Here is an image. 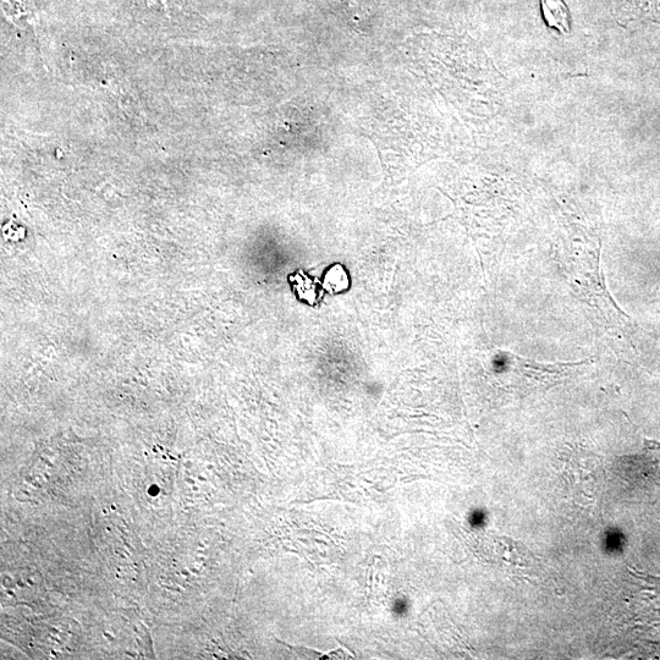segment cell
Segmentation results:
<instances>
[{
    "label": "cell",
    "mask_w": 660,
    "mask_h": 660,
    "mask_svg": "<svg viewBox=\"0 0 660 660\" xmlns=\"http://www.w3.org/2000/svg\"><path fill=\"white\" fill-rule=\"evenodd\" d=\"M319 500H343V499L332 498V497H322V498H317V499L306 500V502H296V503L310 504V503H313V502H319Z\"/></svg>",
    "instance_id": "cell-2"
},
{
    "label": "cell",
    "mask_w": 660,
    "mask_h": 660,
    "mask_svg": "<svg viewBox=\"0 0 660 660\" xmlns=\"http://www.w3.org/2000/svg\"><path fill=\"white\" fill-rule=\"evenodd\" d=\"M543 10L550 26H554L560 32L569 31L568 11L560 0H543Z\"/></svg>",
    "instance_id": "cell-1"
}]
</instances>
